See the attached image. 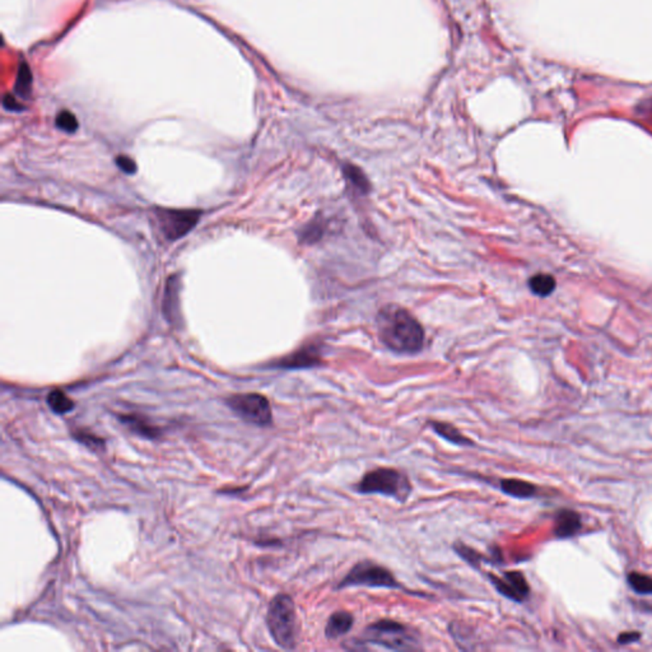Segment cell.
Listing matches in <instances>:
<instances>
[{
    "instance_id": "cell-2",
    "label": "cell",
    "mask_w": 652,
    "mask_h": 652,
    "mask_svg": "<svg viewBox=\"0 0 652 652\" xmlns=\"http://www.w3.org/2000/svg\"><path fill=\"white\" fill-rule=\"evenodd\" d=\"M267 624L270 636L284 650L297 646L298 623L296 607L290 595L279 594L269 604Z\"/></svg>"
},
{
    "instance_id": "cell-16",
    "label": "cell",
    "mask_w": 652,
    "mask_h": 652,
    "mask_svg": "<svg viewBox=\"0 0 652 652\" xmlns=\"http://www.w3.org/2000/svg\"><path fill=\"white\" fill-rule=\"evenodd\" d=\"M529 287L536 296L547 297L556 290V279L549 274H536L530 278Z\"/></svg>"
},
{
    "instance_id": "cell-7",
    "label": "cell",
    "mask_w": 652,
    "mask_h": 652,
    "mask_svg": "<svg viewBox=\"0 0 652 652\" xmlns=\"http://www.w3.org/2000/svg\"><path fill=\"white\" fill-rule=\"evenodd\" d=\"M227 404L239 418L256 426H268L273 420L268 399L260 394H237L227 400Z\"/></svg>"
},
{
    "instance_id": "cell-4",
    "label": "cell",
    "mask_w": 652,
    "mask_h": 652,
    "mask_svg": "<svg viewBox=\"0 0 652 652\" xmlns=\"http://www.w3.org/2000/svg\"><path fill=\"white\" fill-rule=\"evenodd\" d=\"M361 644H371L394 651L420 650V642L413 630L390 619H381L369 625Z\"/></svg>"
},
{
    "instance_id": "cell-21",
    "label": "cell",
    "mask_w": 652,
    "mask_h": 652,
    "mask_svg": "<svg viewBox=\"0 0 652 652\" xmlns=\"http://www.w3.org/2000/svg\"><path fill=\"white\" fill-rule=\"evenodd\" d=\"M55 124L60 131H66V133H74L80 126L75 115L68 110L59 112Z\"/></svg>"
},
{
    "instance_id": "cell-6",
    "label": "cell",
    "mask_w": 652,
    "mask_h": 652,
    "mask_svg": "<svg viewBox=\"0 0 652 652\" xmlns=\"http://www.w3.org/2000/svg\"><path fill=\"white\" fill-rule=\"evenodd\" d=\"M200 210L160 209L154 210V221L161 233L168 241H177L188 235L199 222Z\"/></svg>"
},
{
    "instance_id": "cell-25",
    "label": "cell",
    "mask_w": 652,
    "mask_h": 652,
    "mask_svg": "<svg viewBox=\"0 0 652 652\" xmlns=\"http://www.w3.org/2000/svg\"><path fill=\"white\" fill-rule=\"evenodd\" d=\"M3 106L8 111H21V110H23L22 105L18 103V101L15 100L12 94H6V97L3 100Z\"/></svg>"
},
{
    "instance_id": "cell-5",
    "label": "cell",
    "mask_w": 652,
    "mask_h": 652,
    "mask_svg": "<svg viewBox=\"0 0 652 652\" xmlns=\"http://www.w3.org/2000/svg\"><path fill=\"white\" fill-rule=\"evenodd\" d=\"M381 587V588H403L398 579L386 567L372 561H361L355 563L349 572L341 579L336 588L348 587Z\"/></svg>"
},
{
    "instance_id": "cell-9",
    "label": "cell",
    "mask_w": 652,
    "mask_h": 652,
    "mask_svg": "<svg viewBox=\"0 0 652 652\" xmlns=\"http://www.w3.org/2000/svg\"><path fill=\"white\" fill-rule=\"evenodd\" d=\"M582 522L579 512L563 508L554 517V535L558 539H568L580 533Z\"/></svg>"
},
{
    "instance_id": "cell-1",
    "label": "cell",
    "mask_w": 652,
    "mask_h": 652,
    "mask_svg": "<svg viewBox=\"0 0 652 652\" xmlns=\"http://www.w3.org/2000/svg\"><path fill=\"white\" fill-rule=\"evenodd\" d=\"M376 324L380 339L392 352L412 355L423 347V327L410 312L400 306H385L377 315Z\"/></svg>"
},
{
    "instance_id": "cell-20",
    "label": "cell",
    "mask_w": 652,
    "mask_h": 652,
    "mask_svg": "<svg viewBox=\"0 0 652 652\" xmlns=\"http://www.w3.org/2000/svg\"><path fill=\"white\" fill-rule=\"evenodd\" d=\"M344 174H346L347 180L352 184V186L355 188V190H358L360 193L369 191L370 185L367 181V177L363 175L361 170H358V167L347 166L344 168Z\"/></svg>"
},
{
    "instance_id": "cell-8",
    "label": "cell",
    "mask_w": 652,
    "mask_h": 652,
    "mask_svg": "<svg viewBox=\"0 0 652 652\" xmlns=\"http://www.w3.org/2000/svg\"><path fill=\"white\" fill-rule=\"evenodd\" d=\"M488 579L501 595L512 602H522L529 598V584L520 571H507L502 576L489 573Z\"/></svg>"
},
{
    "instance_id": "cell-23",
    "label": "cell",
    "mask_w": 652,
    "mask_h": 652,
    "mask_svg": "<svg viewBox=\"0 0 652 652\" xmlns=\"http://www.w3.org/2000/svg\"><path fill=\"white\" fill-rule=\"evenodd\" d=\"M117 165L125 174L131 175L137 171L135 162L128 156H119V157H117Z\"/></svg>"
},
{
    "instance_id": "cell-12",
    "label": "cell",
    "mask_w": 652,
    "mask_h": 652,
    "mask_svg": "<svg viewBox=\"0 0 652 652\" xmlns=\"http://www.w3.org/2000/svg\"><path fill=\"white\" fill-rule=\"evenodd\" d=\"M353 627V616L348 612H335L327 619L325 636L329 639H336L347 635Z\"/></svg>"
},
{
    "instance_id": "cell-18",
    "label": "cell",
    "mask_w": 652,
    "mask_h": 652,
    "mask_svg": "<svg viewBox=\"0 0 652 652\" xmlns=\"http://www.w3.org/2000/svg\"><path fill=\"white\" fill-rule=\"evenodd\" d=\"M47 404L50 406L51 410L57 414L68 413L74 408L72 399L68 398L66 392H60V390H54L49 394Z\"/></svg>"
},
{
    "instance_id": "cell-22",
    "label": "cell",
    "mask_w": 652,
    "mask_h": 652,
    "mask_svg": "<svg viewBox=\"0 0 652 652\" xmlns=\"http://www.w3.org/2000/svg\"><path fill=\"white\" fill-rule=\"evenodd\" d=\"M74 437H75V440L86 443L88 446H92V447H102L103 446V441H101L98 437L91 435V434H86L83 431L74 434Z\"/></svg>"
},
{
    "instance_id": "cell-14",
    "label": "cell",
    "mask_w": 652,
    "mask_h": 652,
    "mask_svg": "<svg viewBox=\"0 0 652 652\" xmlns=\"http://www.w3.org/2000/svg\"><path fill=\"white\" fill-rule=\"evenodd\" d=\"M431 427L435 431L437 435L443 437V440L454 443L457 446H473L474 443L471 441L469 437L463 435L455 426L449 424L446 422H429Z\"/></svg>"
},
{
    "instance_id": "cell-3",
    "label": "cell",
    "mask_w": 652,
    "mask_h": 652,
    "mask_svg": "<svg viewBox=\"0 0 652 652\" xmlns=\"http://www.w3.org/2000/svg\"><path fill=\"white\" fill-rule=\"evenodd\" d=\"M412 484L403 471L392 468H378L363 475L355 491L361 494H381L404 503L410 493Z\"/></svg>"
},
{
    "instance_id": "cell-19",
    "label": "cell",
    "mask_w": 652,
    "mask_h": 652,
    "mask_svg": "<svg viewBox=\"0 0 652 652\" xmlns=\"http://www.w3.org/2000/svg\"><path fill=\"white\" fill-rule=\"evenodd\" d=\"M630 588L639 595H652V577L644 573L630 572L627 576Z\"/></svg>"
},
{
    "instance_id": "cell-11",
    "label": "cell",
    "mask_w": 652,
    "mask_h": 652,
    "mask_svg": "<svg viewBox=\"0 0 652 652\" xmlns=\"http://www.w3.org/2000/svg\"><path fill=\"white\" fill-rule=\"evenodd\" d=\"M500 489L510 497L520 500L533 498L539 492V488L535 484L526 480L514 478L502 479L500 482Z\"/></svg>"
},
{
    "instance_id": "cell-17",
    "label": "cell",
    "mask_w": 652,
    "mask_h": 652,
    "mask_svg": "<svg viewBox=\"0 0 652 652\" xmlns=\"http://www.w3.org/2000/svg\"><path fill=\"white\" fill-rule=\"evenodd\" d=\"M31 87H32V74L29 71V66L26 63H22L18 69L17 74V80H15V91L21 98L29 100L31 96Z\"/></svg>"
},
{
    "instance_id": "cell-13",
    "label": "cell",
    "mask_w": 652,
    "mask_h": 652,
    "mask_svg": "<svg viewBox=\"0 0 652 652\" xmlns=\"http://www.w3.org/2000/svg\"><path fill=\"white\" fill-rule=\"evenodd\" d=\"M319 363L320 360L316 355V352H313L312 349H302V350H297L292 355L283 358L276 363V366L282 369H304V367H311Z\"/></svg>"
},
{
    "instance_id": "cell-10",
    "label": "cell",
    "mask_w": 652,
    "mask_h": 652,
    "mask_svg": "<svg viewBox=\"0 0 652 652\" xmlns=\"http://www.w3.org/2000/svg\"><path fill=\"white\" fill-rule=\"evenodd\" d=\"M179 290H180V281L179 276H172L167 281L165 297H163V315L170 324H175L180 319V309H179Z\"/></svg>"
},
{
    "instance_id": "cell-24",
    "label": "cell",
    "mask_w": 652,
    "mask_h": 652,
    "mask_svg": "<svg viewBox=\"0 0 652 652\" xmlns=\"http://www.w3.org/2000/svg\"><path fill=\"white\" fill-rule=\"evenodd\" d=\"M641 638V633L637 632V630H633V632H624V633H621L618 638H616V642L619 645H630V644H635L637 642L638 639Z\"/></svg>"
},
{
    "instance_id": "cell-15",
    "label": "cell",
    "mask_w": 652,
    "mask_h": 652,
    "mask_svg": "<svg viewBox=\"0 0 652 652\" xmlns=\"http://www.w3.org/2000/svg\"><path fill=\"white\" fill-rule=\"evenodd\" d=\"M120 420L123 422L124 424H126L128 427L131 428L133 432L143 436V437L156 438V437L160 436L161 432L158 428L154 427L151 423H148L145 418L138 417V415H135V414L121 415V417H120Z\"/></svg>"
}]
</instances>
